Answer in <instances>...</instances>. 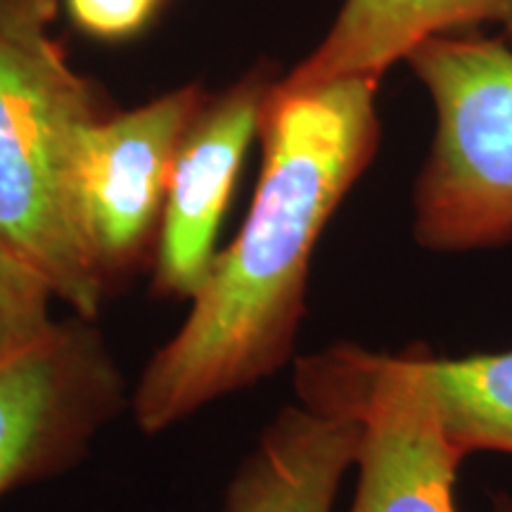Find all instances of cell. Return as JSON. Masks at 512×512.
Returning a JSON list of instances; mask_svg holds the SVG:
<instances>
[{
    "instance_id": "6da1fadb",
    "label": "cell",
    "mask_w": 512,
    "mask_h": 512,
    "mask_svg": "<svg viewBox=\"0 0 512 512\" xmlns=\"http://www.w3.org/2000/svg\"><path fill=\"white\" fill-rule=\"evenodd\" d=\"M377 86L373 76L304 88L275 81L245 226L216 254L181 330L145 366L133 396L140 430L162 432L285 366L320 235L380 145Z\"/></svg>"
},
{
    "instance_id": "7a4b0ae2",
    "label": "cell",
    "mask_w": 512,
    "mask_h": 512,
    "mask_svg": "<svg viewBox=\"0 0 512 512\" xmlns=\"http://www.w3.org/2000/svg\"><path fill=\"white\" fill-rule=\"evenodd\" d=\"M60 0H0V238L76 316L110 294L76 209L83 128L105 117L53 36Z\"/></svg>"
},
{
    "instance_id": "3957f363",
    "label": "cell",
    "mask_w": 512,
    "mask_h": 512,
    "mask_svg": "<svg viewBox=\"0 0 512 512\" xmlns=\"http://www.w3.org/2000/svg\"><path fill=\"white\" fill-rule=\"evenodd\" d=\"M406 62L430 93L434 138L413 188V238L437 254L512 245V48L441 34Z\"/></svg>"
},
{
    "instance_id": "277c9868",
    "label": "cell",
    "mask_w": 512,
    "mask_h": 512,
    "mask_svg": "<svg viewBox=\"0 0 512 512\" xmlns=\"http://www.w3.org/2000/svg\"><path fill=\"white\" fill-rule=\"evenodd\" d=\"M422 354L425 344L401 354L335 344L297 361L294 389L304 406L361 425L349 512H458L456 479L465 458L441 427Z\"/></svg>"
},
{
    "instance_id": "5b68a950",
    "label": "cell",
    "mask_w": 512,
    "mask_h": 512,
    "mask_svg": "<svg viewBox=\"0 0 512 512\" xmlns=\"http://www.w3.org/2000/svg\"><path fill=\"white\" fill-rule=\"evenodd\" d=\"M207 98L200 83H190L83 128L76 209L107 290L155 261L178 145Z\"/></svg>"
},
{
    "instance_id": "8992f818",
    "label": "cell",
    "mask_w": 512,
    "mask_h": 512,
    "mask_svg": "<svg viewBox=\"0 0 512 512\" xmlns=\"http://www.w3.org/2000/svg\"><path fill=\"white\" fill-rule=\"evenodd\" d=\"M124 403L117 363L91 320L55 330L0 366V496L72 467Z\"/></svg>"
},
{
    "instance_id": "52a82bcc",
    "label": "cell",
    "mask_w": 512,
    "mask_h": 512,
    "mask_svg": "<svg viewBox=\"0 0 512 512\" xmlns=\"http://www.w3.org/2000/svg\"><path fill=\"white\" fill-rule=\"evenodd\" d=\"M273 86L271 76L256 69L221 95H209L190 121L176 152L152 261L157 297L195 299L207 280L216 233Z\"/></svg>"
},
{
    "instance_id": "ba28073f",
    "label": "cell",
    "mask_w": 512,
    "mask_h": 512,
    "mask_svg": "<svg viewBox=\"0 0 512 512\" xmlns=\"http://www.w3.org/2000/svg\"><path fill=\"white\" fill-rule=\"evenodd\" d=\"M484 24L512 41V0H344L320 46L280 83L304 88L344 76L382 79L427 38Z\"/></svg>"
},
{
    "instance_id": "9c48e42d",
    "label": "cell",
    "mask_w": 512,
    "mask_h": 512,
    "mask_svg": "<svg viewBox=\"0 0 512 512\" xmlns=\"http://www.w3.org/2000/svg\"><path fill=\"white\" fill-rule=\"evenodd\" d=\"M358 441L349 415L287 406L228 484L223 512H332Z\"/></svg>"
},
{
    "instance_id": "30bf717a",
    "label": "cell",
    "mask_w": 512,
    "mask_h": 512,
    "mask_svg": "<svg viewBox=\"0 0 512 512\" xmlns=\"http://www.w3.org/2000/svg\"><path fill=\"white\" fill-rule=\"evenodd\" d=\"M448 441L460 456H512V349L458 358L422 354Z\"/></svg>"
},
{
    "instance_id": "8fae6325",
    "label": "cell",
    "mask_w": 512,
    "mask_h": 512,
    "mask_svg": "<svg viewBox=\"0 0 512 512\" xmlns=\"http://www.w3.org/2000/svg\"><path fill=\"white\" fill-rule=\"evenodd\" d=\"M53 297L46 278L0 238V366L55 330Z\"/></svg>"
},
{
    "instance_id": "7c38bea8",
    "label": "cell",
    "mask_w": 512,
    "mask_h": 512,
    "mask_svg": "<svg viewBox=\"0 0 512 512\" xmlns=\"http://www.w3.org/2000/svg\"><path fill=\"white\" fill-rule=\"evenodd\" d=\"M159 0H67L74 24L102 41H121L145 29Z\"/></svg>"
},
{
    "instance_id": "4fadbf2b",
    "label": "cell",
    "mask_w": 512,
    "mask_h": 512,
    "mask_svg": "<svg viewBox=\"0 0 512 512\" xmlns=\"http://www.w3.org/2000/svg\"><path fill=\"white\" fill-rule=\"evenodd\" d=\"M491 508H494V512H512V496L496 494L494 501H491Z\"/></svg>"
}]
</instances>
